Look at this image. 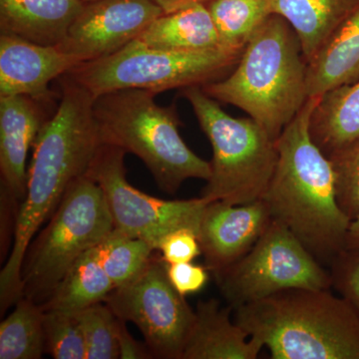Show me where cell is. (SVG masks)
I'll list each match as a JSON object with an SVG mask.
<instances>
[{
    "label": "cell",
    "instance_id": "20",
    "mask_svg": "<svg viewBox=\"0 0 359 359\" xmlns=\"http://www.w3.org/2000/svg\"><path fill=\"white\" fill-rule=\"evenodd\" d=\"M359 80V13L354 14L308 63L309 97Z\"/></svg>",
    "mask_w": 359,
    "mask_h": 359
},
{
    "label": "cell",
    "instance_id": "30",
    "mask_svg": "<svg viewBox=\"0 0 359 359\" xmlns=\"http://www.w3.org/2000/svg\"><path fill=\"white\" fill-rule=\"evenodd\" d=\"M158 250L167 264L188 263L202 255L198 233L191 229L172 231L162 241Z\"/></svg>",
    "mask_w": 359,
    "mask_h": 359
},
{
    "label": "cell",
    "instance_id": "33",
    "mask_svg": "<svg viewBox=\"0 0 359 359\" xmlns=\"http://www.w3.org/2000/svg\"><path fill=\"white\" fill-rule=\"evenodd\" d=\"M154 1L165 13H170L194 4H207L212 0H154Z\"/></svg>",
    "mask_w": 359,
    "mask_h": 359
},
{
    "label": "cell",
    "instance_id": "10",
    "mask_svg": "<svg viewBox=\"0 0 359 359\" xmlns=\"http://www.w3.org/2000/svg\"><path fill=\"white\" fill-rule=\"evenodd\" d=\"M126 154L122 149L102 144L86 174L102 189L114 228L146 241L156 250L172 231L191 229L199 233L209 201L163 200L141 192L127 180Z\"/></svg>",
    "mask_w": 359,
    "mask_h": 359
},
{
    "label": "cell",
    "instance_id": "25",
    "mask_svg": "<svg viewBox=\"0 0 359 359\" xmlns=\"http://www.w3.org/2000/svg\"><path fill=\"white\" fill-rule=\"evenodd\" d=\"M96 248L103 268L115 287L134 280L146 268L156 250L146 241L115 228Z\"/></svg>",
    "mask_w": 359,
    "mask_h": 359
},
{
    "label": "cell",
    "instance_id": "12",
    "mask_svg": "<svg viewBox=\"0 0 359 359\" xmlns=\"http://www.w3.org/2000/svg\"><path fill=\"white\" fill-rule=\"evenodd\" d=\"M164 13L154 0L87 2L58 47L80 65L108 57L134 41Z\"/></svg>",
    "mask_w": 359,
    "mask_h": 359
},
{
    "label": "cell",
    "instance_id": "8",
    "mask_svg": "<svg viewBox=\"0 0 359 359\" xmlns=\"http://www.w3.org/2000/svg\"><path fill=\"white\" fill-rule=\"evenodd\" d=\"M243 52L158 50L134 40L113 55L75 66L67 75L94 97L130 88L158 94L217 81L237 65Z\"/></svg>",
    "mask_w": 359,
    "mask_h": 359
},
{
    "label": "cell",
    "instance_id": "18",
    "mask_svg": "<svg viewBox=\"0 0 359 359\" xmlns=\"http://www.w3.org/2000/svg\"><path fill=\"white\" fill-rule=\"evenodd\" d=\"M150 49L202 52L224 48L205 4H194L164 13L135 39Z\"/></svg>",
    "mask_w": 359,
    "mask_h": 359
},
{
    "label": "cell",
    "instance_id": "23",
    "mask_svg": "<svg viewBox=\"0 0 359 359\" xmlns=\"http://www.w3.org/2000/svg\"><path fill=\"white\" fill-rule=\"evenodd\" d=\"M224 48L243 51L257 28L273 14V0H212L205 4Z\"/></svg>",
    "mask_w": 359,
    "mask_h": 359
},
{
    "label": "cell",
    "instance_id": "1",
    "mask_svg": "<svg viewBox=\"0 0 359 359\" xmlns=\"http://www.w3.org/2000/svg\"><path fill=\"white\" fill-rule=\"evenodd\" d=\"M94 100L88 90L65 75L57 109L33 144L26 195L14 224L13 248L0 273L1 314L23 297L21 273L33 238L50 219L71 183L87 174L102 146Z\"/></svg>",
    "mask_w": 359,
    "mask_h": 359
},
{
    "label": "cell",
    "instance_id": "6",
    "mask_svg": "<svg viewBox=\"0 0 359 359\" xmlns=\"http://www.w3.org/2000/svg\"><path fill=\"white\" fill-rule=\"evenodd\" d=\"M212 150L211 176L201 197L249 204L263 199L278 162L276 140L252 118H235L202 86L183 89Z\"/></svg>",
    "mask_w": 359,
    "mask_h": 359
},
{
    "label": "cell",
    "instance_id": "14",
    "mask_svg": "<svg viewBox=\"0 0 359 359\" xmlns=\"http://www.w3.org/2000/svg\"><path fill=\"white\" fill-rule=\"evenodd\" d=\"M44 100L29 96L0 97V175L2 207L20 210L27 188L28 152L47 121Z\"/></svg>",
    "mask_w": 359,
    "mask_h": 359
},
{
    "label": "cell",
    "instance_id": "3",
    "mask_svg": "<svg viewBox=\"0 0 359 359\" xmlns=\"http://www.w3.org/2000/svg\"><path fill=\"white\" fill-rule=\"evenodd\" d=\"M218 102L249 114L275 140L308 101V61L285 18L273 14L245 45L228 77L203 85Z\"/></svg>",
    "mask_w": 359,
    "mask_h": 359
},
{
    "label": "cell",
    "instance_id": "9",
    "mask_svg": "<svg viewBox=\"0 0 359 359\" xmlns=\"http://www.w3.org/2000/svg\"><path fill=\"white\" fill-rule=\"evenodd\" d=\"M214 276L233 309L285 290L332 287L330 271L275 219L248 254Z\"/></svg>",
    "mask_w": 359,
    "mask_h": 359
},
{
    "label": "cell",
    "instance_id": "35",
    "mask_svg": "<svg viewBox=\"0 0 359 359\" xmlns=\"http://www.w3.org/2000/svg\"><path fill=\"white\" fill-rule=\"evenodd\" d=\"M82 1L85 2V4H87V2L96 1V0H82Z\"/></svg>",
    "mask_w": 359,
    "mask_h": 359
},
{
    "label": "cell",
    "instance_id": "5",
    "mask_svg": "<svg viewBox=\"0 0 359 359\" xmlns=\"http://www.w3.org/2000/svg\"><path fill=\"white\" fill-rule=\"evenodd\" d=\"M156 95L130 88L95 97L94 115L102 143L137 156L164 192L176 193L189 179L208 181L211 165L180 135L176 105L161 106Z\"/></svg>",
    "mask_w": 359,
    "mask_h": 359
},
{
    "label": "cell",
    "instance_id": "34",
    "mask_svg": "<svg viewBox=\"0 0 359 359\" xmlns=\"http://www.w3.org/2000/svg\"><path fill=\"white\" fill-rule=\"evenodd\" d=\"M344 250L359 252V215L349 223L346 236Z\"/></svg>",
    "mask_w": 359,
    "mask_h": 359
},
{
    "label": "cell",
    "instance_id": "16",
    "mask_svg": "<svg viewBox=\"0 0 359 359\" xmlns=\"http://www.w3.org/2000/svg\"><path fill=\"white\" fill-rule=\"evenodd\" d=\"M264 344L233 320V309L201 301L182 359H256Z\"/></svg>",
    "mask_w": 359,
    "mask_h": 359
},
{
    "label": "cell",
    "instance_id": "26",
    "mask_svg": "<svg viewBox=\"0 0 359 359\" xmlns=\"http://www.w3.org/2000/svg\"><path fill=\"white\" fill-rule=\"evenodd\" d=\"M87 348V359L120 358L118 318L105 302L75 311Z\"/></svg>",
    "mask_w": 359,
    "mask_h": 359
},
{
    "label": "cell",
    "instance_id": "2",
    "mask_svg": "<svg viewBox=\"0 0 359 359\" xmlns=\"http://www.w3.org/2000/svg\"><path fill=\"white\" fill-rule=\"evenodd\" d=\"M318 97H309L276 139L278 162L262 200L271 219L287 226L320 264H330L344 250L351 219L337 203L330 161L309 131Z\"/></svg>",
    "mask_w": 359,
    "mask_h": 359
},
{
    "label": "cell",
    "instance_id": "17",
    "mask_svg": "<svg viewBox=\"0 0 359 359\" xmlns=\"http://www.w3.org/2000/svg\"><path fill=\"white\" fill-rule=\"evenodd\" d=\"M84 6L82 0H0V32L58 46Z\"/></svg>",
    "mask_w": 359,
    "mask_h": 359
},
{
    "label": "cell",
    "instance_id": "7",
    "mask_svg": "<svg viewBox=\"0 0 359 359\" xmlns=\"http://www.w3.org/2000/svg\"><path fill=\"white\" fill-rule=\"evenodd\" d=\"M113 229L101 187L87 175L72 182L26 252L21 273L23 297L44 304L72 264Z\"/></svg>",
    "mask_w": 359,
    "mask_h": 359
},
{
    "label": "cell",
    "instance_id": "22",
    "mask_svg": "<svg viewBox=\"0 0 359 359\" xmlns=\"http://www.w3.org/2000/svg\"><path fill=\"white\" fill-rule=\"evenodd\" d=\"M114 289L95 245L72 264L41 308L75 313L104 302Z\"/></svg>",
    "mask_w": 359,
    "mask_h": 359
},
{
    "label": "cell",
    "instance_id": "21",
    "mask_svg": "<svg viewBox=\"0 0 359 359\" xmlns=\"http://www.w3.org/2000/svg\"><path fill=\"white\" fill-rule=\"evenodd\" d=\"M309 131L325 156L359 138V80L318 97Z\"/></svg>",
    "mask_w": 359,
    "mask_h": 359
},
{
    "label": "cell",
    "instance_id": "13",
    "mask_svg": "<svg viewBox=\"0 0 359 359\" xmlns=\"http://www.w3.org/2000/svg\"><path fill=\"white\" fill-rule=\"evenodd\" d=\"M271 221L263 200L243 205L219 201L208 203L198 233L207 268L218 273L242 259Z\"/></svg>",
    "mask_w": 359,
    "mask_h": 359
},
{
    "label": "cell",
    "instance_id": "15",
    "mask_svg": "<svg viewBox=\"0 0 359 359\" xmlns=\"http://www.w3.org/2000/svg\"><path fill=\"white\" fill-rule=\"evenodd\" d=\"M79 65L58 46H44L0 32V97L23 95L49 100L52 80Z\"/></svg>",
    "mask_w": 359,
    "mask_h": 359
},
{
    "label": "cell",
    "instance_id": "19",
    "mask_svg": "<svg viewBox=\"0 0 359 359\" xmlns=\"http://www.w3.org/2000/svg\"><path fill=\"white\" fill-rule=\"evenodd\" d=\"M358 13L359 0H273V14L294 28L308 63Z\"/></svg>",
    "mask_w": 359,
    "mask_h": 359
},
{
    "label": "cell",
    "instance_id": "11",
    "mask_svg": "<svg viewBox=\"0 0 359 359\" xmlns=\"http://www.w3.org/2000/svg\"><path fill=\"white\" fill-rule=\"evenodd\" d=\"M185 297L170 283L164 259L153 256L134 280L115 287L104 302L118 318L141 330L153 358L182 359L195 320Z\"/></svg>",
    "mask_w": 359,
    "mask_h": 359
},
{
    "label": "cell",
    "instance_id": "27",
    "mask_svg": "<svg viewBox=\"0 0 359 359\" xmlns=\"http://www.w3.org/2000/svg\"><path fill=\"white\" fill-rule=\"evenodd\" d=\"M43 328L45 353L55 359H87L86 344L74 313L46 309Z\"/></svg>",
    "mask_w": 359,
    "mask_h": 359
},
{
    "label": "cell",
    "instance_id": "31",
    "mask_svg": "<svg viewBox=\"0 0 359 359\" xmlns=\"http://www.w3.org/2000/svg\"><path fill=\"white\" fill-rule=\"evenodd\" d=\"M167 275L174 289L184 297L201 292L209 280L207 269L192 262L167 264Z\"/></svg>",
    "mask_w": 359,
    "mask_h": 359
},
{
    "label": "cell",
    "instance_id": "24",
    "mask_svg": "<svg viewBox=\"0 0 359 359\" xmlns=\"http://www.w3.org/2000/svg\"><path fill=\"white\" fill-rule=\"evenodd\" d=\"M44 311L22 297L0 325V359H39L45 353Z\"/></svg>",
    "mask_w": 359,
    "mask_h": 359
},
{
    "label": "cell",
    "instance_id": "32",
    "mask_svg": "<svg viewBox=\"0 0 359 359\" xmlns=\"http://www.w3.org/2000/svg\"><path fill=\"white\" fill-rule=\"evenodd\" d=\"M126 321L118 318V342H119L120 358L147 359L154 358L147 344L137 341L127 330Z\"/></svg>",
    "mask_w": 359,
    "mask_h": 359
},
{
    "label": "cell",
    "instance_id": "29",
    "mask_svg": "<svg viewBox=\"0 0 359 359\" xmlns=\"http://www.w3.org/2000/svg\"><path fill=\"white\" fill-rule=\"evenodd\" d=\"M330 266L332 287L349 302L359 318V252L342 250Z\"/></svg>",
    "mask_w": 359,
    "mask_h": 359
},
{
    "label": "cell",
    "instance_id": "4",
    "mask_svg": "<svg viewBox=\"0 0 359 359\" xmlns=\"http://www.w3.org/2000/svg\"><path fill=\"white\" fill-rule=\"evenodd\" d=\"M273 359H359V318L330 290L289 289L233 309Z\"/></svg>",
    "mask_w": 359,
    "mask_h": 359
},
{
    "label": "cell",
    "instance_id": "28",
    "mask_svg": "<svg viewBox=\"0 0 359 359\" xmlns=\"http://www.w3.org/2000/svg\"><path fill=\"white\" fill-rule=\"evenodd\" d=\"M334 173L335 194L349 219L359 215V138L327 155Z\"/></svg>",
    "mask_w": 359,
    "mask_h": 359
}]
</instances>
